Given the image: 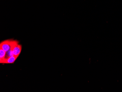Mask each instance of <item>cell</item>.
I'll return each mask as SVG.
<instances>
[{"instance_id": "5b68a950", "label": "cell", "mask_w": 122, "mask_h": 92, "mask_svg": "<svg viewBox=\"0 0 122 92\" xmlns=\"http://www.w3.org/2000/svg\"><path fill=\"white\" fill-rule=\"evenodd\" d=\"M13 55H14V54L13 53V50H12V49H11L9 50L6 52V53L5 59H7V58H9L10 57H11V56H13Z\"/></svg>"}, {"instance_id": "277c9868", "label": "cell", "mask_w": 122, "mask_h": 92, "mask_svg": "<svg viewBox=\"0 0 122 92\" xmlns=\"http://www.w3.org/2000/svg\"><path fill=\"white\" fill-rule=\"evenodd\" d=\"M6 52L0 48V63H1L5 59Z\"/></svg>"}, {"instance_id": "3957f363", "label": "cell", "mask_w": 122, "mask_h": 92, "mask_svg": "<svg viewBox=\"0 0 122 92\" xmlns=\"http://www.w3.org/2000/svg\"><path fill=\"white\" fill-rule=\"evenodd\" d=\"M18 57V56H15V55H13L7 59L4 60L1 62V64H13L15 62Z\"/></svg>"}, {"instance_id": "6da1fadb", "label": "cell", "mask_w": 122, "mask_h": 92, "mask_svg": "<svg viewBox=\"0 0 122 92\" xmlns=\"http://www.w3.org/2000/svg\"><path fill=\"white\" fill-rule=\"evenodd\" d=\"M15 40H7L1 42L0 44V48L6 52L9 50L12 47Z\"/></svg>"}, {"instance_id": "7a4b0ae2", "label": "cell", "mask_w": 122, "mask_h": 92, "mask_svg": "<svg viewBox=\"0 0 122 92\" xmlns=\"http://www.w3.org/2000/svg\"><path fill=\"white\" fill-rule=\"evenodd\" d=\"M11 49H12L14 55L19 56L22 50V46L18 44V41H16Z\"/></svg>"}]
</instances>
